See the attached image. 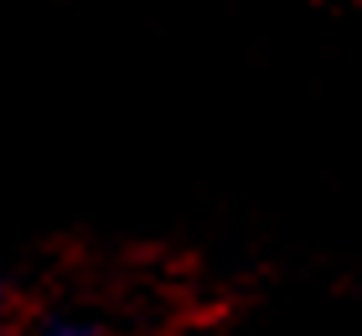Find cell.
Listing matches in <instances>:
<instances>
[{
    "mask_svg": "<svg viewBox=\"0 0 362 336\" xmlns=\"http://www.w3.org/2000/svg\"><path fill=\"white\" fill-rule=\"evenodd\" d=\"M31 336H98V331L83 326V321H47V326H37Z\"/></svg>",
    "mask_w": 362,
    "mask_h": 336,
    "instance_id": "1",
    "label": "cell"
}]
</instances>
